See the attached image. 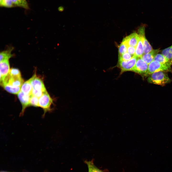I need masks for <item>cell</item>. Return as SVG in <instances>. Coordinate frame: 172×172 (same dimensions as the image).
<instances>
[{"label":"cell","mask_w":172,"mask_h":172,"mask_svg":"<svg viewBox=\"0 0 172 172\" xmlns=\"http://www.w3.org/2000/svg\"><path fill=\"white\" fill-rule=\"evenodd\" d=\"M23 80L21 73L18 69H11L8 75L0 85L2 86L7 85L14 87H21Z\"/></svg>","instance_id":"obj_1"},{"label":"cell","mask_w":172,"mask_h":172,"mask_svg":"<svg viewBox=\"0 0 172 172\" xmlns=\"http://www.w3.org/2000/svg\"><path fill=\"white\" fill-rule=\"evenodd\" d=\"M53 102L52 98L47 91L44 93L39 98V107L42 108L44 111L43 117L44 116L47 112L50 111L52 110L51 106Z\"/></svg>","instance_id":"obj_4"},{"label":"cell","mask_w":172,"mask_h":172,"mask_svg":"<svg viewBox=\"0 0 172 172\" xmlns=\"http://www.w3.org/2000/svg\"><path fill=\"white\" fill-rule=\"evenodd\" d=\"M171 81L168 75L162 71L152 73L147 78V81L149 83L160 85H164Z\"/></svg>","instance_id":"obj_2"},{"label":"cell","mask_w":172,"mask_h":172,"mask_svg":"<svg viewBox=\"0 0 172 172\" xmlns=\"http://www.w3.org/2000/svg\"><path fill=\"white\" fill-rule=\"evenodd\" d=\"M39 98L31 95L30 99V105L35 107H39Z\"/></svg>","instance_id":"obj_23"},{"label":"cell","mask_w":172,"mask_h":172,"mask_svg":"<svg viewBox=\"0 0 172 172\" xmlns=\"http://www.w3.org/2000/svg\"><path fill=\"white\" fill-rule=\"evenodd\" d=\"M1 172H5V171H2Z\"/></svg>","instance_id":"obj_27"},{"label":"cell","mask_w":172,"mask_h":172,"mask_svg":"<svg viewBox=\"0 0 172 172\" xmlns=\"http://www.w3.org/2000/svg\"><path fill=\"white\" fill-rule=\"evenodd\" d=\"M159 51V49H153L148 53L144 54L140 57L149 64L154 60L155 57Z\"/></svg>","instance_id":"obj_12"},{"label":"cell","mask_w":172,"mask_h":172,"mask_svg":"<svg viewBox=\"0 0 172 172\" xmlns=\"http://www.w3.org/2000/svg\"><path fill=\"white\" fill-rule=\"evenodd\" d=\"M0 84L3 81L6 77L8 75L10 70L9 60L0 62Z\"/></svg>","instance_id":"obj_10"},{"label":"cell","mask_w":172,"mask_h":172,"mask_svg":"<svg viewBox=\"0 0 172 172\" xmlns=\"http://www.w3.org/2000/svg\"><path fill=\"white\" fill-rule=\"evenodd\" d=\"M143 40L144 54L148 53L152 51V48L145 36V32L143 34Z\"/></svg>","instance_id":"obj_16"},{"label":"cell","mask_w":172,"mask_h":172,"mask_svg":"<svg viewBox=\"0 0 172 172\" xmlns=\"http://www.w3.org/2000/svg\"><path fill=\"white\" fill-rule=\"evenodd\" d=\"M148 64L140 57H138L133 71L144 76L147 73Z\"/></svg>","instance_id":"obj_6"},{"label":"cell","mask_w":172,"mask_h":172,"mask_svg":"<svg viewBox=\"0 0 172 172\" xmlns=\"http://www.w3.org/2000/svg\"><path fill=\"white\" fill-rule=\"evenodd\" d=\"M32 90V87L28 80L23 83L21 87V91L25 94L31 95Z\"/></svg>","instance_id":"obj_13"},{"label":"cell","mask_w":172,"mask_h":172,"mask_svg":"<svg viewBox=\"0 0 172 172\" xmlns=\"http://www.w3.org/2000/svg\"><path fill=\"white\" fill-rule=\"evenodd\" d=\"M128 46L126 43L123 41L119 47V56L127 52Z\"/></svg>","instance_id":"obj_21"},{"label":"cell","mask_w":172,"mask_h":172,"mask_svg":"<svg viewBox=\"0 0 172 172\" xmlns=\"http://www.w3.org/2000/svg\"><path fill=\"white\" fill-rule=\"evenodd\" d=\"M18 97L22 105V109L20 114V116L23 115L26 108L29 106L30 99L31 95H26L21 91L17 94Z\"/></svg>","instance_id":"obj_9"},{"label":"cell","mask_w":172,"mask_h":172,"mask_svg":"<svg viewBox=\"0 0 172 172\" xmlns=\"http://www.w3.org/2000/svg\"><path fill=\"white\" fill-rule=\"evenodd\" d=\"M46 91L44 92L41 90H36L32 89V95L39 98Z\"/></svg>","instance_id":"obj_25"},{"label":"cell","mask_w":172,"mask_h":172,"mask_svg":"<svg viewBox=\"0 0 172 172\" xmlns=\"http://www.w3.org/2000/svg\"><path fill=\"white\" fill-rule=\"evenodd\" d=\"M14 6L22 7L26 9H29V6L26 0H11Z\"/></svg>","instance_id":"obj_17"},{"label":"cell","mask_w":172,"mask_h":172,"mask_svg":"<svg viewBox=\"0 0 172 172\" xmlns=\"http://www.w3.org/2000/svg\"><path fill=\"white\" fill-rule=\"evenodd\" d=\"M134 56L133 55L126 52L119 56L118 60L128 61L132 58Z\"/></svg>","instance_id":"obj_22"},{"label":"cell","mask_w":172,"mask_h":172,"mask_svg":"<svg viewBox=\"0 0 172 172\" xmlns=\"http://www.w3.org/2000/svg\"><path fill=\"white\" fill-rule=\"evenodd\" d=\"M140 37L137 44L136 47L135 55L137 57H141L144 54L143 34L145 32V27H141L139 30Z\"/></svg>","instance_id":"obj_8"},{"label":"cell","mask_w":172,"mask_h":172,"mask_svg":"<svg viewBox=\"0 0 172 172\" xmlns=\"http://www.w3.org/2000/svg\"><path fill=\"white\" fill-rule=\"evenodd\" d=\"M88 168V172H102L97 168L91 161H86Z\"/></svg>","instance_id":"obj_19"},{"label":"cell","mask_w":172,"mask_h":172,"mask_svg":"<svg viewBox=\"0 0 172 172\" xmlns=\"http://www.w3.org/2000/svg\"><path fill=\"white\" fill-rule=\"evenodd\" d=\"M13 48L11 47L6 50L1 52L0 54V62L5 60H9L11 58L13 57V54H12L11 52Z\"/></svg>","instance_id":"obj_14"},{"label":"cell","mask_w":172,"mask_h":172,"mask_svg":"<svg viewBox=\"0 0 172 172\" xmlns=\"http://www.w3.org/2000/svg\"><path fill=\"white\" fill-rule=\"evenodd\" d=\"M136 47L128 46L127 48V52L130 54L135 55Z\"/></svg>","instance_id":"obj_26"},{"label":"cell","mask_w":172,"mask_h":172,"mask_svg":"<svg viewBox=\"0 0 172 172\" xmlns=\"http://www.w3.org/2000/svg\"><path fill=\"white\" fill-rule=\"evenodd\" d=\"M139 35L135 32L133 33L124 38L123 41L128 46L136 47L139 38Z\"/></svg>","instance_id":"obj_11"},{"label":"cell","mask_w":172,"mask_h":172,"mask_svg":"<svg viewBox=\"0 0 172 172\" xmlns=\"http://www.w3.org/2000/svg\"><path fill=\"white\" fill-rule=\"evenodd\" d=\"M2 0H0V2H1Z\"/></svg>","instance_id":"obj_28"},{"label":"cell","mask_w":172,"mask_h":172,"mask_svg":"<svg viewBox=\"0 0 172 172\" xmlns=\"http://www.w3.org/2000/svg\"><path fill=\"white\" fill-rule=\"evenodd\" d=\"M3 87L7 91L15 94H18L21 91V87H14L7 85L4 86Z\"/></svg>","instance_id":"obj_20"},{"label":"cell","mask_w":172,"mask_h":172,"mask_svg":"<svg viewBox=\"0 0 172 172\" xmlns=\"http://www.w3.org/2000/svg\"><path fill=\"white\" fill-rule=\"evenodd\" d=\"M171 66L153 60L148 64L147 71L144 76H148L151 74L156 72L168 71L170 69Z\"/></svg>","instance_id":"obj_3"},{"label":"cell","mask_w":172,"mask_h":172,"mask_svg":"<svg viewBox=\"0 0 172 172\" xmlns=\"http://www.w3.org/2000/svg\"><path fill=\"white\" fill-rule=\"evenodd\" d=\"M161 54L172 63V45L163 50Z\"/></svg>","instance_id":"obj_18"},{"label":"cell","mask_w":172,"mask_h":172,"mask_svg":"<svg viewBox=\"0 0 172 172\" xmlns=\"http://www.w3.org/2000/svg\"><path fill=\"white\" fill-rule=\"evenodd\" d=\"M138 58L134 56L128 61L118 60V65L121 70V74L127 71H132Z\"/></svg>","instance_id":"obj_5"},{"label":"cell","mask_w":172,"mask_h":172,"mask_svg":"<svg viewBox=\"0 0 172 172\" xmlns=\"http://www.w3.org/2000/svg\"><path fill=\"white\" fill-rule=\"evenodd\" d=\"M154 60L157 61L161 63L171 66L172 63L162 54H158L155 57Z\"/></svg>","instance_id":"obj_15"},{"label":"cell","mask_w":172,"mask_h":172,"mask_svg":"<svg viewBox=\"0 0 172 172\" xmlns=\"http://www.w3.org/2000/svg\"><path fill=\"white\" fill-rule=\"evenodd\" d=\"M29 80L33 89L44 92L47 91L43 81L36 75H34Z\"/></svg>","instance_id":"obj_7"},{"label":"cell","mask_w":172,"mask_h":172,"mask_svg":"<svg viewBox=\"0 0 172 172\" xmlns=\"http://www.w3.org/2000/svg\"><path fill=\"white\" fill-rule=\"evenodd\" d=\"M1 6L7 8H11L14 6L11 0H2L0 2Z\"/></svg>","instance_id":"obj_24"}]
</instances>
